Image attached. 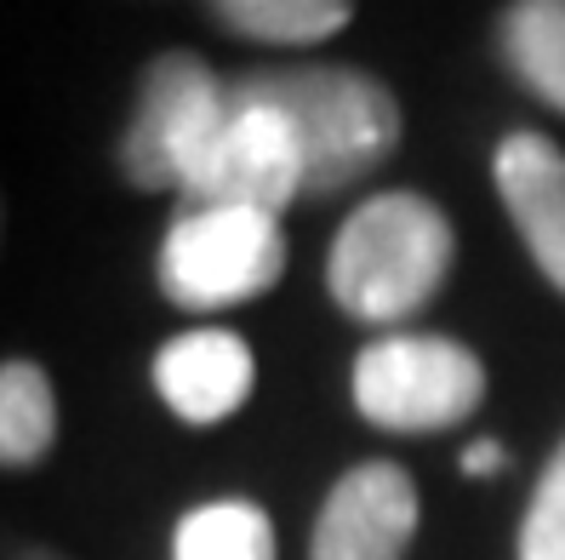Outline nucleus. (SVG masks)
<instances>
[{
    "instance_id": "obj_1",
    "label": "nucleus",
    "mask_w": 565,
    "mask_h": 560,
    "mask_svg": "<svg viewBox=\"0 0 565 560\" xmlns=\"http://www.w3.org/2000/svg\"><path fill=\"white\" fill-rule=\"evenodd\" d=\"M235 104L275 109L303 149V201H338L401 149V104L360 63H275L228 81Z\"/></svg>"
},
{
    "instance_id": "obj_2",
    "label": "nucleus",
    "mask_w": 565,
    "mask_h": 560,
    "mask_svg": "<svg viewBox=\"0 0 565 560\" xmlns=\"http://www.w3.org/2000/svg\"><path fill=\"white\" fill-rule=\"evenodd\" d=\"M451 218L412 189L372 194L354 207L326 252V292L349 320L401 326L435 304L451 275Z\"/></svg>"
},
{
    "instance_id": "obj_3",
    "label": "nucleus",
    "mask_w": 565,
    "mask_h": 560,
    "mask_svg": "<svg viewBox=\"0 0 565 560\" xmlns=\"http://www.w3.org/2000/svg\"><path fill=\"white\" fill-rule=\"evenodd\" d=\"M228 120V81L194 52H154L138 75V104L115 144V172L120 183L160 194L201 172L206 149Z\"/></svg>"
},
{
    "instance_id": "obj_4",
    "label": "nucleus",
    "mask_w": 565,
    "mask_h": 560,
    "mask_svg": "<svg viewBox=\"0 0 565 560\" xmlns=\"http://www.w3.org/2000/svg\"><path fill=\"white\" fill-rule=\"evenodd\" d=\"M486 401V367L440 332H388L354 360V412L388 435H440Z\"/></svg>"
},
{
    "instance_id": "obj_5",
    "label": "nucleus",
    "mask_w": 565,
    "mask_h": 560,
    "mask_svg": "<svg viewBox=\"0 0 565 560\" xmlns=\"http://www.w3.org/2000/svg\"><path fill=\"white\" fill-rule=\"evenodd\" d=\"M286 275V229L263 212H183L154 257V281L178 309H235Z\"/></svg>"
},
{
    "instance_id": "obj_6",
    "label": "nucleus",
    "mask_w": 565,
    "mask_h": 560,
    "mask_svg": "<svg viewBox=\"0 0 565 560\" xmlns=\"http://www.w3.org/2000/svg\"><path fill=\"white\" fill-rule=\"evenodd\" d=\"M183 212H263L280 218L286 207L303 201V149L297 131L263 104H235L228 97V120L217 144L206 149L201 172L183 183Z\"/></svg>"
},
{
    "instance_id": "obj_7",
    "label": "nucleus",
    "mask_w": 565,
    "mask_h": 560,
    "mask_svg": "<svg viewBox=\"0 0 565 560\" xmlns=\"http://www.w3.org/2000/svg\"><path fill=\"white\" fill-rule=\"evenodd\" d=\"M417 520H423L417 480L388 457H372L326 492L309 560H406Z\"/></svg>"
},
{
    "instance_id": "obj_8",
    "label": "nucleus",
    "mask_w": 565,
    "mask_h": 560,
    "mask_svg": "<svg viewBox=\"0 0 565 560\" xmlns=\"http://www.w3.org/2000/svg\"><path fill=\"white\" fill-rule=\"evenodd\" d=\"M149 378H154V394L166 401L172 418L194 423V430H212V423L235 418L252 401L257 360H252V344L241 332L201 326V332L166 338Z\"/></svg>"
},
{
    "instance_id": "obj_9",
    "label": "nucleus",
    "mask_w": 565,
    "mask_h": 560,
    "mask_svg": "<svg viewBox=\"0 0 565 560\" xmlns=\"http://www.w3.org/2000/svg\"><path fill=\"white\" fill-rule=\"evenodd\" d=\"M491 183L531 263L554 292H565V149L543 131H509L491 155Z\"/></svg>"
},
{
    "instance_id": "obj_10",
    "label": "nucleus",
    "mask_w": 565,
    "mask_h": 560,
    "mask_svg": "<svg viewBox=\"0 0 565 560\" xmlns=\"http://www.w3.org/2000/svg\"><path fill=\"white\" fill-rule=\"evenodd\" d=\"M497 46L514 81L565 115V0H520L497 18Z\"/></svg>"
},
{
    "instance_id": "obj_11",
    "label": "nucleus",
    "mask_w": 565,
    "mask_h": 560,
    "mask_svg": "<svg viewBox=\"0 0 565 560\" xmlns=\"http://www.w3.org/2000/svg\"><path fill=\"white\" fill-rule=\"evenodd\" d=\"M57 446V389L41 360H0V469H35Z\"/></svg>"
},
{
    "instance_id": "obj_12",
    "label": "nucleus",
    "mask_w": 565,
    "mask_h": 560,
    "mask_svg": "<svg viewBox=\"0 0 565 560\" xmlns=\"http://www.w3.org/2000/svg\"><path fill=\"white\" fill-rule=\"evenodd\" d=\"M206 18L235 41L257 46H320L343 35L354 7L349 0H212Z\"/></svg>"
},
{
    "instance_id": "obj_13",
    "label": "nucleus",
    "mask_w": 565,
    "mask_h": 560,
    "mask_svg": "<svg viewBox=\"0 0 565 560\" xmlns=\"http://www.w3.org/2000/svg\"><path fill=\"white\" fill-rule=\"evenodd\" d=\"M172 560H275V526L246 498H217L178 520Z\"/></svg>"
},
{
    "instance_id": "obj_14",
    "label": "nucleus",
    "mask_w": 565,
    "mask_h": 560,
    "mask_svg": "<svg viewBox=\"0 0 565 560\" xmlns=\"http://www.w3.org/2000/svg\"><path fill=\"white\" fill-rule=\"evenodd\" d=\"M520 560H565V441L537 475V492L520 520Z\"/></svg>"
},
{
    "instance_id": "obj_15",
    "label": "nucleus",
    "mask_w": 565,
    "mask_h": 560,
    "mask_svg": "<svg viewBox=\"0 0 565 560\" xmlns=\"http://www.w3.org/2000/svg\"><path fill=\"white\" fill-rule=\"evenodd\" d=\"M497 469H509V446L503 441L480 435V441L462 446V475H469V480H491Z\"/></svg>"
},
{
    "instance_id": "obj_16",
    "label": "nucleus",
    "mask_w": 565,
    "mask_h": 560,
    "mask_svg": "<svg viewBox=\"0 0 565 560\" xmlns=\"http://www.w3.org/2000/svg\"><path fill=\"white\" fill-rule=\"evenodd\" d=\"M0 241H7V201H0Z\"/></svg>"
}]
</instances>
